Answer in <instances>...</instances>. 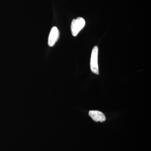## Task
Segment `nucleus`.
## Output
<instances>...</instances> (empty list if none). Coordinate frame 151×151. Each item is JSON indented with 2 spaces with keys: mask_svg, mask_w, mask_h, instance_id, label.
<instances>
[{
  "mask_svg": "<svg viewBox=\"0 0 151 151\" xmlns=\"http://www.w3.org/2000/svg\"><path fill=\"white\" fill-rule=\"evenodd\" d=\"M85 20L82 17H78L73 19L71 22V30L72 35L76 36L79 32L84 28L85 26Z\"/></svg>",
  "mask_w": 151,
  "mask_h": 151,
  "instance_id": "f257e3e1",
  "label": "nucleus"
},
{
  "mask_svg": "<svg viewBox=\"0 0 151 151\" xmlns=\"http://www.w3.org/2000/svg\"><path fill=\"white\" fill-rule=\"evenodd\" d=\"M98 48L97 46L94 47L92 49L90 60V68L93 73L99 74L98 65Z\"/></svg>",
  "mask_w": 151,
  "mask_h": 151,
  "instance_id": "f03ea898",
  "label": "nucleus"
},
{
  "mask_svg": "<svg viewBox=\"0 0 151 151\" xmlns=\"http://www.w3.org/2000/svg\"><path fill=\"white\" fill-rule=\"evenodd\" d=\"M59 30L56 27L51 29L48 37V44L50 47H52L55 44L59 37Z\"/></svg>",
  "mask_w": 151,
  "mask_h": 151,
  "instance_id": "7ed1b4c3",
  "label": "nucleus"
},
{
  "mask_svg": "<svg viewBox=\"0 0 151 151\" xmlns=\"http://www.w3.org/2000/svg\"><path fill=\"white\" fill-rule=\"evenodd\" d=\"M89 116L92 120L95 122H103L106 120V118L104 114L100 111H89Z\"/></svg>",
  "mask_w": 151,
  "mask_h": 151,
  "instance_id": "20e7f679",
  "label": "nucleus"
}]
</instances>
